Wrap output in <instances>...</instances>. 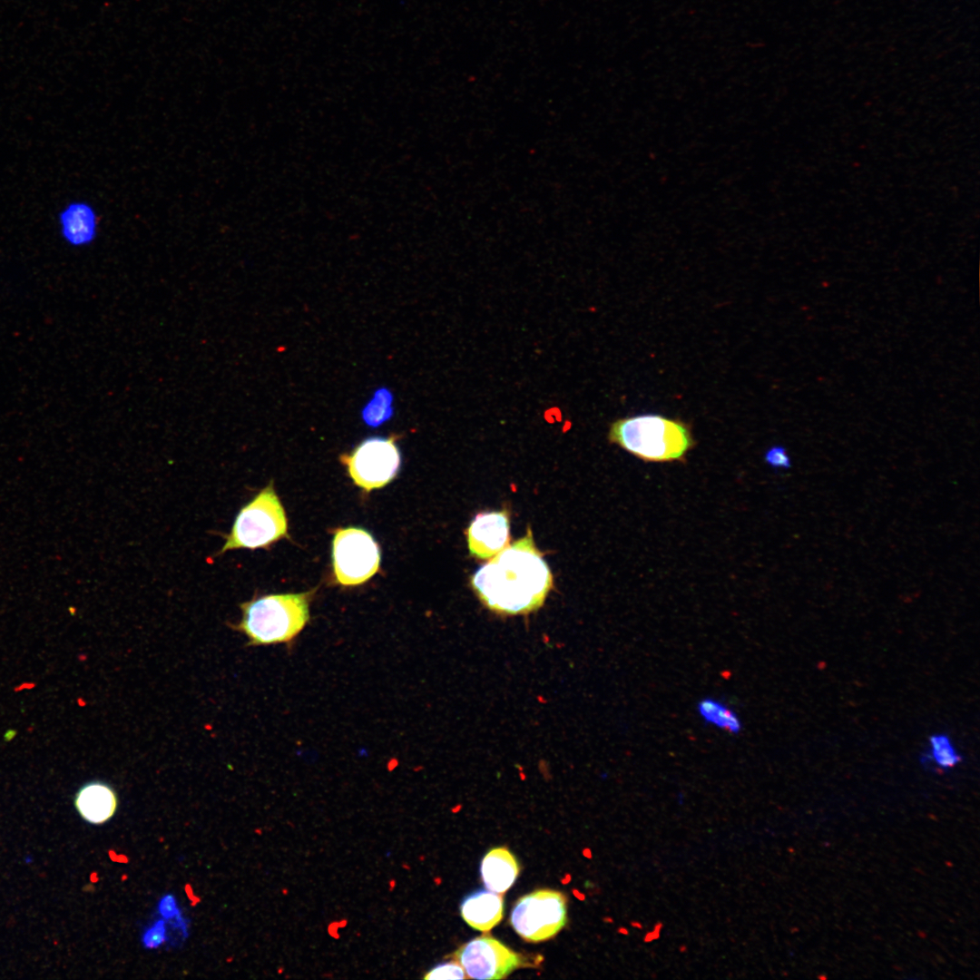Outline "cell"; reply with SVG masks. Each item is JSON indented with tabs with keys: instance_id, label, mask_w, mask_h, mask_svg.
Segmentation results:
<instances>
[{
	"instance_id": "ba28073f",
	"label": "cell",
	"mask_w": 980,
	"mask_h": 980,
	"mask_svg": "<svg viewBox=\"0 0 980 980\" xmlns=\"http://www.w3.org/2000/svg\"><path fill=\"white\" fill-rule=\"evenodd\" d=\"M467 978L502 979L514 970L535 965L490 936H481L461 946L452 955Z\"/></svg>"
},
{
	"instance_id": "3957f363",
	"label": "cell",
	"mask_w": 980,
	"mask_h": 980,
	"mask_svg": "<svg viewBox=\"0 0 980 980\" xmlns=\"http://www.w3.org/2000/svg\"><path fill=\"white\" fill-rule=\"evenodd\" d=\"M315 593L266 594L244 602L241 620L230 627L247 636L248 646L290 643L309 620Z\"/></svg>"
},
{
	"instance_id": "9c48e42d",
	"label": "cell",
	"mask_w": 980,
	"mask_h": 980,
	"mask_svg": "<svg viewBox=\"0 0 980 980\" xmlns=\"http://www.w3.org/2000/svg\"><path fill=\"white\" fill-rule=\"evenodd\" d=\"M510 522L507 510L480 513L466 530L467 546L475 558L490 559L509 543Z\"/></svg>"
},
{
	"instance_id": "7c38bea8",
	"label": "cell",
	"mask_w": 980,
	"mask_h": 980,
	"mask_svg": "<svg viewBox=\"0 0 980 980\" xmlns=\"http://www.w3.org/2000/svg\"><path fill=\"white\" fill-rule=\"evenodd\" d=\"M460 911L470 926L482 932L489 931L503 917V897L491 890L475 891L464 898Z\"/></svg>"
},
{
	"instance_id": "e0dca14e",
	"label": "cell",
	"mask_w": 980,
	"mask_h": 980,
	"mask_svg": "<svg viewBox=\"0 0 980 980\" xmlns=\"http://www.w3.org/2000/svg\"><path fill=\"white\" fill-rule=\"evenodd\" d=\"M142 944L146 948H157L166 940V925L158 920L147 928L142 935Z\"/></svg>"
},
{
	"instance_id": "5bb4252c",
	"label": "cell",
	"mask_w": 980,
	"mask_h": 980,
	"mask_svg": "<svg viewBox=\"0 0 980 980\" xmlns=\"http://www.w3.org/2000/svg\"><path fill=\"white\" fill-rule=\"evenodd\" d=\"M697 713L706 725L721 731L735 735L742 730V722L738 713L718 699L705 697L699 701Z\"/></svg>"
},
{
	"instance_id": "5b68a950",
	"label": "cell",
	"mask_w": 980,
	"mask_h": 980,
	"mask_svg": "<svg viewBox=\"0 0 980 980\" xmlns=\"http://www.w3.org/2000/svg\"><path fill=\"white\" fill-rule=\"evenodd\" d=\"M398 438V435L370 437L340 456L357 486L368 493L387 485L397 476L401 465Z\"/></svg>"
},
{
	"instance_id": "6da1fadb",
	"label": "cell",
	"mask_w": 980,
	"mask_h": 980,
	"mask_svg": "<svg viewBox=\"0 0 980 980\" xmlns=\"http://www.w3.org/2000/svg\"><path fill=\"white\" fill-rule=\"evenodd\" d=\"M471 585L480 602L492 612L526 614L543 606L553 586V575L528 528L524 537L478 568Z\"/></svg>"
},
{
	"instance_id": "d6986e66",
	"label": "cell",
	"mask_w": 980,
	"mask_h": 980,
	"mask_svg": "<svg viewBox=\"0 0 980 980\" xmlns=\"http://www.w3.org/2000/svg\"><path fill=\"white\" fill-rule=\"evenodd\" d=\"M159 913L166 919H172L179 916L180 910L173 896L166 895L160 900Z\"/></svg>"
},
{
	"instance_id": "7a4b0ae2",
	"label": "cell",
	"mask_w": 980,
	"mask_h": 980,
	"mask_svg": "<svg viewBox=\"0 0 980 980\" xmlns=\"http://www.w3.org/2000/svg\"><path fill=\"white\" fill-rule=\"evenodd\" d=\"M609 441L645 462H685L695 446L689 424L656 414L623 417L612 423Z\"/></svg>"
},
{
	"instance_id": "277c9868",
	"label": "cell",
	"mask_w": 980,
	"mask_h": 980,
	"mask_svg": "<svg viewBox=\"0 0 980 980\" xmlns=\"http://www.w3.org/2000/svg\"><path fill=\"white\" fill-rule=\"evenodd\" d=\"M285 537H288L285 509L270 482L241 507L216 555L236 549L269 548Z\"/></svg>"
},
{
	"instance_id": "8992f818",
	"label": "cell",
	"mask_w": 980,
	"mask_h": 980,
	"mask_svg": "<svg viewBox=\"0 0 980 980\" xmlns=\"http://www.w3.org/2000/svg\"><path fill=\"white\" fill-rule=\"evenodd\" d=\"M331 555L336 581L344 586L366 583L378 571L381 559L378 544L359 527L336 529Z\"/></svg>"
},
{
	"instance_id": "2e32d148",
	"label": "cell",
	"mask_w": 980,
	"mask_h": 980,
	"mask_svg": "<svg viewBox=\"0 0 980 980\" xmlns=\"http://www.w3.org/2000/svg\"><path fill=\"white\" fill-rule=\"evenodd\" d=\"M428 980L465 979L467 978L462 965L456 960L439 964L430 969L423 977Z\"/></svg>"
},
{
	"instance_id": "9a60e30c",
	"label": "cell",
	"mask_w": 980,
	"mask_h": 980,
	"mask_svg": "<svg viewBox=\"0 0 980 980\" xmlns=\"http://www.w3.org/2000/svg\"><path fill=\"white\" fill-rule=\"evenodd\" d=\"M930 745L932 759L939 767L948 769L959 761L960 758L947 737L936 735L931 738Z\"/></svg>"
},
{
	"instance_id": "30bf717a",
	"label": "cell",
	"mask_w": 980,
	"mask_h": 980,
	"mask_svg": "<svg viewBox=\"0 0 980 980\" xmlns=\"http://www.w3.org/2000/svg\"><path fill=\"white\" fill-rule=\"evenodd\" d=\"M56 221L62 241L70 248H87L97 240L99 215L87 201L72 200L64 204L57 212Z\"/></svg>"
},
{
	"instance_id": "8fae6325",
	"label": "cell",
	"mask_w": 980,
	"mask_h": 980,
	"mask_svg": "<svg viewBox=\"0 0 980 980\" xmlns=\"http://www.w3.org/2000/svg\"><path fill=\"white\" fill-rule=\"evenodd\" d=\"M117 804L114 789L103 781L85 783L74 796L77 812L82 818L93 825L110 820L115 813Z\"/></svg>"
},
{
	"instance_id": "ac0fdd59",
	"label": "cell",
	"mask_w": 980,
	"mask_h": 980,
	"mask_svg": "<svg viewBox=\"0 0 980 980\" xmlns=\"http://www.w3.org/2000/svg\"><path fill=\"white\" fill-rule=\"evenodd\" d=\"M765 462L775 469H789L791 466L789 456L785 447L774 446L764 456Z\"/></svg>"
},
{
	"instance_id": "4fadbf2b",
	"label": "cell",
	"mask_w": 980,
	"mask_h": 980,
	"mask_svg": "<svg viewBox=\"0 0 980 980\" xmlns=\"http://www.w3.org/2000/svg\"><path fill=\"white\" fill-rule=\"evenodd\" d=\"M482 880L489 890L503 894L514 883L519 866L514 856L505 848L491 849L481 863Z\"/></svg>"
},
{
	"instance_id": "52a82bcc",
	"label": "cell",
	"mask_w": 980,
	"mask_h": 980,
	"mask_svg": "<svg viewBox=\"0 0 980 980\" xmlns=\"http://www.w3.org/2000/svg\"><path fill=\"white\" fill-rule=\"evenodd\" d=\"M566 897L561 892L541 889L520 897L510 922L527 942H541L554 936L566 924Z\"/></svg>"
},
{
	"instance_id": "ffe728a7",
	"label": "cell",
	"mask_w": 980,
	"mask_h": 980,
	"mask_svg": "<svg viewBox=\"0 0 980 980\" xmlns=\"http://www.w3.org/2000/svg\"><path fill=\"white\" fill-rule=\"evenodd\" d=\"M661 927H662V926H661ZM661 927H659V928L655 927V928L653 929V931H652L651 933L647 934V935L645 936L644 941H645V942H651V941H652V940H654V939H657V938L659 937V932H660V929H661Z\"/></svg>"
}]
</instances>
